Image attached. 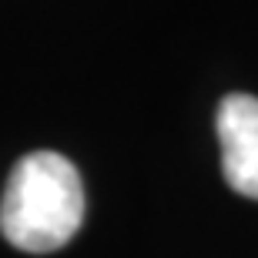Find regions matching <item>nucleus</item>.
I'll return each mask as SVG.
<instances>
[{
  "mask_svg": "<svg viewBox=\"0 0 258 258\" xmlns=\"http://www.w3.org/2000/svg\"><path fill=\"white\" fill-rule=\"evenodd\" d=\"M84 221V184L64 154L34 151L10 171L0 198V231L20 251L64 248Z\"/></svg>",
  "mask_w": 258,
  "mask_h": 258,
  "instance_id": "nucleus-1",
  "label": "nucleus"
},
{
  "mask_svg": "<svg viewBox=\"0 0 258 258\" xmlns=\"http://www.w3.org/2000/svg\"><path fill=\"white\" fill-rule=\"evenodd\" d=\"M218 141L225 181L245 198L258 201V97L228 94L218 104Z\"/></svg>",
  "mask_w": 258,
  "mask_h": 258,
  "instance_id": "nucleus-2",
  "label": "nucleus"
}]
</instances>
